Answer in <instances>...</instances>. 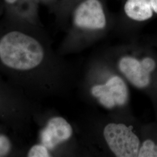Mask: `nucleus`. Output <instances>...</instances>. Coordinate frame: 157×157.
Wrapping results in <instances>:
<instances>
[{
  "mask_svg": "<svg viewBox=\"0 0 157 157\" xmlns=\"http://www.w3.org/2000/svg\"><path fill=\"white\" fill-rule=\"evenodd\" d=\"M39 104L0 75V122L17 134L28 132L41 110Z\"/></svg>",
  "mask_w": 157,
  "mask_h": 157,
  "instance_id": "6",
  "label": "nucleus"
},
{
  "mask_svg": "<svg viewBox=\"0 0 157 157\" xmlns=\"http://www.w3.org/2000/svg\"><path fill=\"white\" fill-rule=\"evenodd\" d=\"M104 53L130 87L148 98L157 121V52L153 45L134 41Z\"/></svg>",
  "mask_w": 157,
  "mask_h": 157,
  "instance_id": "4",
  "label": "nucleus"
},
{
  "mask_svg": "<svg viewBox=\"0 0 157 157\" xmlns=\"http://www.w3.org/2000/svg\"><path fill=\"white\" fill-rule=\"evenodd\" d=\"M6 1L9 4H13L17 1V0H6Z\"/></svg>",
  "mask_w": 157,
  "mask_h": 157,
  "instance_id": "12",
  "label": "nucleus"
},
{
  "mask_svg": "<svg viewBox=\"0 0 157 157\" xmlns=\"http://www.w3.org/2000/svg\"><path fill=\"white\" fill-rule=\"evenodd\" d=\"M140 124L118 120L101 111L86 116L75 126L83 156L138 157Z\"/></svg>",
  "mask_w": 157,
  "mask_h": 157,
  "instance_id": "3",
  "label": "nucleus"
},
{
  "mask_svg": "<svg viewBox=\"0 0 157 157\" xmlns=\"http://www.w3.org/2000/svg\"><path fill=\"white\" fill-rule=\"evenodd\" d=\"M76 88L83 102L98 111L126 122L139 121L132 110L130 86L104 52L86 62Z\"/></svg>",
  "mask_w": 157,
  "mask_h": 157,
  "instance_id": "2",
  "label": "nucleus"
},
{
  "mask_svg": "<svg viewBox=\"0 0 157 157\" xmlns=\"http://www.w3.org/2000/svg\"><path fill=\"white\" fill-rule=\"evenodd\" d=\"M124 11L132 21L146 22L157 15V0H126Z\"/></svg>",
  "mask_w": 157,
  "mask_h": 157,
  "instance_id": "8",
  "label": "nucleus"
},
{
  "mask_svg": "<svg viewBox=\"0 0 157 157\" xmlns=\"http://www.w3.org/2000/svg\"><path fill=\"white\" fill-rule=\"evenodd\" d=\"M149 43H150L153 46H156V47H157V37H156L155 39H154L152 40L151 42H150Z\"/></svg>",
  "mask_w": 157,
  "mask_h": 157,
  "instance_id": "11",
  "label": "nucleus"
},
{
  "mask_svg": "<svg viewBox=\"0 0 157 157\" xmlns=\"http://www.w3.org/2000/svg\"><path fill=\"white\" fill-rule=\"evenodd\" d=\"M17 136L14 130L0 122V157L18 156L21 154L22 150Z\"/></svg>",
  "mask_w": 157,
  "mask_h": 157,
  "instance_id": "10",
  "label": "nucleus"
},
{
  "mask_svg": "<svg viewBox=\"0 0 157 157\" xmlns=\"http://www.w3.org/2000/svg\"><path fill=\"white\" fill-rule=\"evenodd\" d=\"M140 145L138 157H157V121L142 123L139 128Z\"/></svg>",
  "mask_w": 157,
  "mask_h": 157,
  "instance_id": "9",
  "label": "nucleus"
},
{
  "mask_svg": "<svg viewBox=\"0 0 157 157\" xmlns=\"http://www.w3.org/2000/svg\"><path fill=\"white\" fill-rule=\"evenodd\" d=\"M34 122L40 126L36 143L44 147L51 157L83 156L76 126L67 118L41 111Z\"/></svg>",
  "mask_w": 157,
  "mask_h": 157,
  "instance_id": "5",
  "label": "nucleus"
},
{
  "mask_svg": "<svg viewBox=\"0 0 157 157\" xmlns=\"http://www.w3.org/2000/svg\"><path fill=\"white\" fill-rule=\"evenodd\" d=\"M0 75L34 101L63 97L76 88L79 71L32 36L11 31L0 38Z\"/></svg>",
  "mask_w": 157,
  "mask_h": 157,
  "instance_id": "1",
  "label": "nucleus"
},
{
  "mask_svg": "<svg viewBox=\"0 0 157 157\" xmlns=\"http://www.w3.org/2000/svg\"><path fill=\"white\" fill-rule=\"evenodd\" d=\"M77 49L84 48L100 38L108 29V21L99 0H85L76 8L73 15Z\"/></svg>",
  "mask_w": 157,
  "mask_h": 157,
  "instance_id": "7",
  "label": "nucleus"
}]
</instances>
